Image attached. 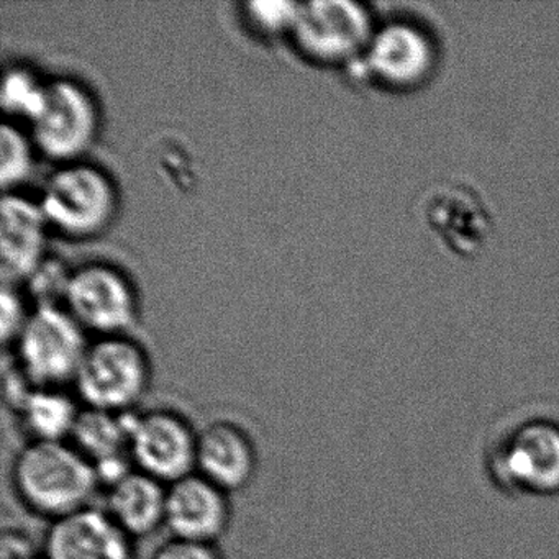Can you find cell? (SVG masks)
Returning a JSON list of instances; mask_svg holds the SVG:
<instances>
[{
	"label": "cell",
	"mask_w": 559,
	"mask_h": 559,
	"mask_svg": "<svg viewBox=\"0 0 559 559\" xmlns=\"http://www.w3.org/2000/svg\"><path fill=\"white\" fill-rule=\"evenodd\" d=\"M12 486L28 512L51 523L91 507L100 479L70 441H28L12 463Z\"/></svg>",
	"instance_id": "1"
},
{
	"label": "cell",
	"mask_w": 559,
	"mask_h": 559,
	"mask_svg": "<svg viewBox=\"0 0 559 559\" xmlns=\"http://www.w3.org/2000/svg\"><path fill=\"white\" fill-rule=\"evenodd\" d=\"M37 201L51 234L73 241L103 237L120 212L117 182L106 169L86 159L58 166Z\"/></svg>",
	"instance_id": "2"
},
{
	"label": "cell",
	"mask_w": 559,
	"mask_h": 559,
	"mask_svg": "<svg viewBox=\"0 0 559 559\" xmlns=\"http://www.w3.org/2000/svg\"><path fill=\"white\" fill-rule=\"evenodd\" d=\"M152 384L148 352L132 336L116 335L90 343L73 388L83 407L135 414Z\"/></svg>",
	"instance_id": "3"
},
{
	"label": "cell",
	"mask_w": 559,
	"mask_h": 559,
	"mask_svg": "<svg viewBox=\"0 0 559 559\" xmlns=\"http://www.w3.org/2000/svg\"><path fill=\"white\" fill-rule=\"evenodd\" d=\"M90 342L86 330L63 306L35 307L12 349L14 365L32 388L73 385Z\"/></svg>",
	"instance_id": "4"
},
{
	"label": "cell",
	"mask_w": 559,
	"mask_h": 559,
	"mask_svg": "<svg viewBox=\"0 0 559 559\" xmlns=\"http://www.w3.org/2000/svg\"><path fill=\"white\" fill-rule=\"evenodd\" d=\"M376 28L368 9L352 0L300 2L289 41L306 63L325 70L361 61Z\"/></svg>",
	"instance_id": "5"
},
{
	"label": "cell",
	"mask_w": 559,
	"mask_h": 559,
	"mask_svg": "<svg viewBox=\"0 0 559 559\" xmlns=\"http://www.w3.org/2000/svg\"><path fill=\"white\" fill-rule=\"evenodd\" d=\"M415 211L437 243L457 260L483 257L496 235V221L486 199L473 185L460 179L428 186Z\"/></svg>",
	"instance_id": "6"
},
{
	"label": "cell",
	"mask_w": 559,
	"mask_h": 559,
	"mask_svg": "<svg viewBox=\"0 0 559 559\" xmlns=\"http://www.w3.org/2000/svg\"><path fill=\"white\" fill-rule=\"evenodd\" d=\"M38 155L60 165L81 162L96 145L103 112L90 87L73 78L48 81L40 112L31 123Z\"/></svg>",
	"instance_id": "7"
},
{
	"label": "cell",
	"mask_w": 559,
	"mask_h": 559,
	"mask_svg": "<svg viewBox=\"0 0 559 559\" xmlns=\"http://www.w3.org/2000/svg\"><path fill=\"white\" fill-rule=\"evenodd\" d=\"M61 306L97 336L129 335L140 317L132 280L114 264L99 261L71 271Z\"/></svg>",
	"instance_id": "8"
},
{
	"label": "cell",
	"mask_w": 559,
	"mask_h": 559,
	"mask_svg": "<svg viewBox=\"0 0 559 559\" xmlns=\"http://www.w3.org/2000/svg\"><path fill=\"white\" fill-rule=\"evenodd\" d=\"M199 431L171 408L130 415L129 456L140 473L169 484L195 473Z\"/></svg>",
	"instance_id": "9"
},
{
	"label": "cell",
	"mask_w": 559,
	"mask_h": 559,
	"mask_svg": "<svg viewBox=\"0 0 559 559\" xmlns=\"http://www.w3.org/2000/svg\"><path fill=\"white\" fill-rule=\"evenodd\" d=\"M231 523L230 493L199 473L169 484L166 528L171 538L217 545Z\"/></svg>",
	"instance_id": "10"
},
{
	"label": "cell",
	"mask_w": 559,
	"mask_h": 559,
	"mask_svg": "<svg viewBox=\"0 0 559 559\" xmlns=\"http://www.w3.org/2000/svg\"><path fill=\"white\" fill-rule=\"evenodd\" d=\"M51 230L38 201L2 195L0 204V276L2 284L32 280L47 263Z\"/></svg>",
	"instance_id": "11"
},
{
	"label": "cell",
	"mask_w": 559,
	"mask_h": 559,
	"mask_svg": "<svg viewBox=\"0 0 559 559\" xmlns=\"http://www.w3.org/2000/svg\"><path fill=\"white\" fill-rule=\"evenodd\" d=\"M133 542L106 510L91 506L50 523L40 559H136Z\"/></svg>",
	"instance_id": "12"
},
{
	"label": "cell",
	"mask_w": 559,
	"mask_h": 559,
	"mask_svg": "<svg viewBox=\"0 0 559 559\" xmlns=\"http://www.w3.org/2000/svg\"><path fill=\"white\" fill-rule=\"evenodd\" d=\"M356 67H361L369 80L382 86L407 90L430 76L433 50L417 28L389 24L374 32L365 57Z\"/></svg>",
	"instance_id": "13"
},
{
	"label": "cell",
	"mask_w": 559,
	"mask_h": 559,
	"mask_svg": "<svg viewBox=\"0 0 559 559\" xmlns=\"http://www.w3.org/2000/svg\"><path fill=\"white\" fill-rule=\"evenodd\" d=\"M258 460L257 443L241 425L215 420L199 430L195 473L228 493L253 483Z\"/></svg>",
	"instance_id": "14"
},
{
	"label": "cell",
	"mask_w": 559,
	"mask_h": 559,
	"mask_svg": "<svg viewBox=\"0 0 559 559\" xmlns=\"http://www.w3.org/2000/svg\"><path fill=\"white\" fill-rule=\"evenodd\" d=\"M130 415L81 408L70 443L94 464L100 486L109 487L133 469L129 456Z\"/></svg>",
	"instance_id": "15"
},
{
	"label": "cell",
	"mask_w": 559,
	"mask_h": 559,
	"mask_svg": "<svg viewBox=\"0 0 559 559\" xmlns=\"http://www.w3.org/2000/svg\"><path fill=\"white\" fill-rule=\"evenodd\" d=\"M166 496V484L133 467L107 487L104 510L130 538H146L165 526Z\"/></svg>",
	"instance_id": "16"
},
{
	"label": "cell",
	"mask_w": 559,
	"mask_h": 559,
	"mask_svg": "<svg viewBox=\"0 0 559 559\" xmlns=\"http://www.w3.org/2000/svg\"><path fill=\"white\" fill-rule=\"evenodd\" d=\"M506 469L520 486L539 492L559 489V428L530 424L513 435L507 448Z\"/></svg>",
	"instance_id": "17"
},
{
	"label": "cell",
	"mask_w": 559,
	"mask_h": 559,
	"mask_svg": "<svg viewBox=\"0 0 559 559\" xmlns=\"http://www.w3.org/2000/svg\"><path fill=\"white\" fill-rule=\"evenodd\" d=\"M81 408L64 389L32 388L14 412L28 441H70Z\"/></svg>",
	"instance_id": "18"
},
{
	"label": "cell",
	"mask_w": 559,
	"mask_h": 559,
	"mask_svg": "<svg viewBox=\"0 0 559 559\" xmlns=\"http://www.w3.org/2000/svg\"><path fill=\"white\" fill-rule=\"evenodd\" d=\"M37 153L31 133L14 122L0 127V186L4 194H15L32 178Z\"/></svg>",
	"instance_id": "19"
},
{
	"label": "cell",
	"mask_w": 559,
	"mask_h": 559,
	"mask_svg": "<svg viewBox=\"0 0 559 559\" xmlns=\"http://www.w3.org/2000/svg\"><path fill=\"white\" fill-rule=\"evenodd\" d=\"M48 81H41L24 67L5 70L0 93V106L9 119L24 120L31 126L40 112Z\"/></svg>",
	"instance_id": "20"
},
{
	"label": "cell",
	"mask_w": 559,
	"mask_h": 559,
	"mask_svg": "<svg viewBox=\"0 0 559 559\" xmlns=\"http://www.w3.org/2000/svg\"><path fill=\"white\" fill-rule=\"evenodd\" d=\"M300 2L289 0H254L241 4L245 27L261 40H289Z\"/></svg>",
	"instance_id": "21"
},
{
	"label": "cell",
	"mask_w": 559,
	"mask_h": 559,
	"mask_svg": "<svg viewBox=\"0 0 559 559\" xmlns=\"http://www.w3.org/2000/svg\"><path fill=\"white\" fill-rule=\"evenodd\" d=\"M32 310H27L24 299L12 284L0 287V332L4 345H14L19 333L24 329Z\"/></svg>",
	"instance_id": "22"
},
{
	"label": "cell",
	"mask_w": 559,
	"mask_h": 559,
	"mask_svg": "<svg viewBox=\"0 0 559 559\" xmlns=\"http://www.w3.org/2000/svg\"><path fill=\"white\" fill-rule=\"evenodd\" d=\"M150 559H224V556L217 545L169 538L153 551Z\"/></svg>",
	"instance_id": "23"
}]
</instances>
